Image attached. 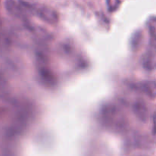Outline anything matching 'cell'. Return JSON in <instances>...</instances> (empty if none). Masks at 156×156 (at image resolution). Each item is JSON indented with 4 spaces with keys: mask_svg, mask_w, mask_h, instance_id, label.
Instances as JSON below:
<instances>
[{
    "mask_svg": "<svg viewBox=\"0 0 156 156\" xmlns=\"http://www.w3.org/2000/svg\"><path fill=\"white\" fill-rule=\"evenodd\" d=\"M26 11L30 12L33 15L41 19L48 24H56L59 20V17L55 10L51 7L41 4H31L28 2H21Z\"/></svg>",
    "mask_w": 156,
    "mask_h": 156,
    "instance_id": "1",
    "label": "cell"
},
{
    "mask_svg": "<svg viewBox=\"0 0 156 156\" xmlns=\"http://www.w3.org/2000/svg\"><path fill=\"white\" fill-rule=\"evenodd\" d=\"M7 12L13 17L22 21L27 20L26 9L22 3H18L16 0H6L5 3Z\"/></svg>",
    "mask_w": 156,
    "mask_h": 156,
    "instance_id": "2",
    "label": "cell"
},
{
    "mask_svg": "<svg viewBox=\"0 0 156 156\" xmlns=\"http://www.w3.org/2000/svg\"><path fill=\"white\" fill-rule=\"evenodd\" d=\"M138 90L151 98L156 97V83L154 81H143L138 85Z\"/></svg>",
    "mask_w": 156,
    "mask_h": 156,
    "instance_id": "3",
    "label": "cell"
},
{
    "mask_svg": "<svg viewBox=\"0 0 156 156\" xmlns=\"http://www.w3.org/2000/svg\"><path fill=\"white\" fill-rule=\"evenodd\" d=\"M143 66L147 69H153L156 67V55L154 53H147L143 58Z\"/></svg>",
    "mask_w": 156,
    "mask_h": 156,
    "instance_id": "4",
    "label": "cell"
},
{
    "mask_svg": "<svg viewBox=\"0 0 156 156\" xmlns=\"http://www.w3.org/2000/svg\"><path fill=\"white\" fill-rule=\"evenodd\" d=\"M134 111L136 115L139 116L140 118H142L145 115H146V108L141 103H137L135 104Z\"/></svg>",
    "mask_w": 156,
    "mask_h": 156,
    "instance_id": "5",
    "label": "cell"
},
{
    "mask_svg": "<svg viewBox=\"0 0 156 156\" xmlns=\"http://www.w3.org/2000/svg\"><path fill=\"white\" fill-rule=\"evenodd\" d=\"M119 0H108V5L110 9H115L119 5Z\"/></svg>",
    "mask_w": 156,
    "mask_h": 156,
    "instance_id": "6",
    "label": "cell"
},
{
    "mask_svg": "<svg viewBox=\"0 0 156 156\" xmlns=\"http://www.w3.org/2000/svg\"><path fill=\"white\" fill-rule=\"evenodd\" d=\"M154 129H156V116H155V118H154Z\"/></svg>",
    "mask_w": 156,
    "mask_h": 156,
    "instance_id": "7",
    "label": "cell"
}]
</instances>
